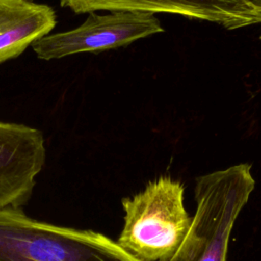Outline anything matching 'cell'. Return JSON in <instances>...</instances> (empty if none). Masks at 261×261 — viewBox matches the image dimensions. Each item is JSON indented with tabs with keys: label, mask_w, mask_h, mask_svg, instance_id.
Listing matches in <instances>:
<instances>
[{
	"label": "cell",
	"mask_w": 261,
	"mask_h": 261,
	"mask_svg": "<svg viewBox=\"0 0 261 261\" xmlns=\"http://www.w3.org/2000/svg\"><path fill=\"white\" fill-rule=\"evenodd\" d=\"M254 188L255 179L248 163L198 177L196 213L185 239L168 261H226L230 232Z\"/></svg>",
	"instance_id": "cell-1"
},
{
	"label": "cell",
	"mask_w": 261,
	"mask_h": 261,
	"mask_svg": "<svg viewBox=\"0 0 261 261\" xmlns=\"http://www.w3.org/2000/svg\"><path fill=\"white\" fill-rule=\"evenodd\" d=\"M0 261H141L106 236L0 210Z\"/></svg>",
	"instance_id": "cell-2"
},
{
	"label": "cell",
	"mask_w": 261,
	"mask_h": 261,
	"mask_svg": "<svg viewBox=\"0 0 261 261\" xmlns=\"http://www.w3.org/2000/svg\"><path fill=\"white\" fill-rule=\"evenodd\" d=\"M180 181L161 176L121 201L124 224L117 244L141 261H168L185 239L192 218Z\"/></svg>",
	"instance_id": "cell-3"
},
{
	"label": "cell",
	"mask_w": 261,
	"mask_h": 261,
	"mask_svg": "<svg viewBox=\"0 0 261 261\" xmlns=\"http://www.w3.org/2000/svg\"><path fill=\"white\" fill-rule=\"evenodd\" d=\"M163 31L159 19L152 13L111 11L101 15L91 12L81 25L47 35L32 47L38 58L53 60L77 53L126 46Z\"/></svg>",
	"instance_id": "cell-4"
},
{
	"label": "cell",
	"mask_w": 261,
	"mask_h": 261,
	"mask_svg": "<svg viewBox=\"0 0 261 261\" xmlns=\"http://www.w3.org/2000/svg\"><path fill=\"white\" fill-rule=\"evenodd\" d=\"M45 160L42 132L0 120V210L20 208L29 200Z\"/></svg>",
	"instance_id": "cell-5"
},
{
	"label": "cell",
	"mask_w": 261,
	"mask_h": 261,
	"mask_svg": "<svg viewBox=\"0 0 261 261\" xmlns=\"http://www.w3.org/2000/svg\"><path fill=\"white\" fill-rule=\"evenodd\" d=\"M60 5L76 14L98 10L179 14L227 30L259 23L255 10L244 0H60Z\"/></svg>",
	"instance_id": "cell-6"
},
{
	"label": "cell",
	"mask_w": 261,
	"mask_h": 261,
	"mask_svg": "<svg viewBox=\"0 0 261 261\" xmlns=\"http://www.w3.org/2000/svg\"><path fill=\"white\" fill-rule=\"evenodd\" d=\"M55 10L32 0H0V64L18 57L55 28Z\"/></svg>",
	"instance_id": "cell-7"
}]
</instances>
